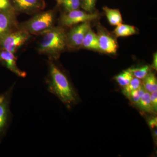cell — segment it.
<instances>
[{"instance_id":"cell-9","label":"cell","mask_w":157,"mask_h":157,"mask_svg":"<svg viewBox=\"0 0 157 157\" xmlns=\"http://www.w3.org/2000/svg\"><path fill=\"white\" fill-rule=\"evenodd\" d=\"M15 11L32 14L44 9L43 0H13Z\"/></svg>"},{"instance_id":"cell-25","label":"cell","mask_w":157,"mask_h":157,"mask_svg":"<svg viewBox=\"0 0 157 157\" xmlns=\"http://www.w3.org/2000/svg\"><path fill=\"white\" fill-rule=\"evenodd\" d=\"M149 125L150 127L152 128H154L157 127V117H154L151 119L149 122Z\"/></svg>"},{"instance_id":"cell-1","label":"cell","mask_w":157,"mask_h":157,"mask_svg":"<svg viewBox=\"0 0 157 157\" xmlns=\"http://www.w3.org/2000/svg\"><path fill=\"white\" fill-rule=\"evenodd\" d=\"M47 90L70 108L78 101L77 94L67 76L53 62L49 60L48 72L45 79Z\"/></svg>"},{"instance_id":"cell-2","label":"cell","mask_w":157,"mask_h":157,"mask_svg":"<svg viewBox=\"0 0 157 157\" xmlns=\"http://www.w3.org/2000/svg\"><path fill=\"white\" fill-rule=\"evenodd\" d=\"M38 51L47 56L49 60H56L67 47V34L61 27L52 28L43 34Z\"/></svg>"},{"instance_id":"cell-13","label":"cell","mask_w":157,"mask_h":157,"mask_svg":"<svg viewBox=\"0 0 157 157\" xmlns=\"http://www.w3.org/2000/svg\"><path fill=\"white\" fill-rule=\"evenodd\" d=\"M103 9L111 25L117 26L122 24V17L118 10L109 9L107 7H104Z\"/></svg>"},{"instance_id":"cell-14","label":"cell","mask_w":157,"mask_h":157,"mask_svg":"<svg viewBox=\"0 0 157 157\" xmlns=\"http://www.w3.org/2000/svg\"><path fill=\"white\" fill-rule=\"evenodd\" d=\"M113 33L117 37L129 36L135 34L136 29L133 26L121 24L117 26Z\"/></svg>"},{"instance_id":"cell-23","label":"cell","mask_w":157,"mask_h":157,"mask_svg":"<svg viewBox=\"0 0 157 157\" xmlns=\"http://www.w3.org/2000/svg\"><path fill=\"white\" fill-rule=\"evenodd\" d=\"M14 9L10 0H0V11Z\"/></svg>"},{"instance_id":"cell-15","label":"cell","mask_w":157,"mask_h":157,"mask_svg":"<svg viewBox=\"0 0 157 157\" xmlns=\"http://www.w3.org/2000/svg\"><path fill=\"white\" fill-rule=\"evenodd\" d=\"M142 86L147 92L151 93L157 89V78L154 73H149L144 78Z\"/></svg>"},{"instance_id":"cell-5","label":"cell","mask_w":157,"mask_h":157,"mask_svg":"<svg viewBox=\"0 0 157 157\" xmlns=\"http://www.w3.org/2000/svg\"><path fill=\"white\" fill-rule=\"evenodd\" d=\"M30 36L26 31L17 29L0 39V49L15 54L18 48L28 40Z\"/></svg>"},{"instance_id":"cell-6","label":"cell","mask_w":157,"mask_h":157,"mask_svg":"<svg viewBox=\"0 0 157 157\" xmlns=\"http://www.w3.org/2000/svg\"><path fill=\"white\" fill-rule=\"evenodd\" d=\"M98 17V14L97 13H87L78 9L63 14L60 19V22L64 26L71 27L95 20Z\"/></svg>"},{"instance_id":"cell-8","label":"cell","mask_w":157,"mask_h":157,"mask_svg":"<svg viewBox=\"0 0 157 157\" xmlns=\"http://www.w3.org/2000/svg\"><path fill=\"white\" fill-rule=\"evenodd\" d=\"M14 9L0 11V39L19 29Z\"/></svg>"},{"instance_id":"cell-4","label":"cell","mask_w":157,"mask_h":157,"mask_svg":"<svg viewBox=\"0 0 157 157\" xmlns=\"http://www.w3.org/2000/svg\"><path fill=\"white\" fill-rule=\"evenodd\" d=\"M15 83L4 93L0 94V144L7 134L12 121L10 109L11 98Z\"/></svg>"},{"instance_id":"cell-3","label":"cell","mask_w":157,"mask_h":157,"mask_svg":"<svg viewBox=\"0 0 157 157\" xmlns=\"http://www.w3.org/2000/svg\"><path fill=\"white\" fill-rule=\"evenodd\" d=\"M55 14L52 11L41 12L18 25L30 35H43L53 28Z\"/></svg>"},{"instance_id":"cell-16","label":"cell","mask_w":157,"mask_h":157,"mask_svg":"<svg viewBox=\"0 0 157 157\" xmlns=\"http://www.w3.org/2000/svg\"><path fill=\"white\" fill-rule=\"evenodd\" d=\"M150 94V93L146 91L140 98L137 105L140 109L147 112L153 113L155 111L151 101Z\"/></svg>"},{"instance_id":"cell-7","label":"cell","mask_w":157,"mask_h":157,"mask_svg":"<svg viewBox=\"0 0 157 157\" xmlns=\"http://www.w3.org/2000/svg\"><path fill=\"white\" fill-rule=\"evenodd\" d=\"M90 28V21L82 23L73 27L67 34V47L71 49L81 48L85 36Z\"/></svg>"},{"instance_id":"cell-20","label":"cell","mask_w":157,"mask_h":157,"mask_svg":"<svg viewBox=\"0 0 157 157\" xmlns=\"http://www.w3.org/2000/svg\"><path fill=\"white\" fill-rule=\"evenodd\" d=\"M67 12L78 10L81 5L80 0H63L61 4Z\"/></svg>"},{"instance_id":"cell-18","label":"cell","mask_w":157,"mask_h":157,"mask_svg":"<svg viewBox=\"0 0 157 157\" xmlns=\"http://www.w3.org/2000/svg\"><path fill=\"white\" fill-rule=\"evenodd\" d=\"M142 85V82L140 79L133 77L130 83L126 86L124 87L123 90L124 94L129 98L131 92L134 90L137 89Z\"/></svg>"},{"instance_id":"cell-12","label":"cell","mask_w":157,"mask_h":157,"mask_svg":"<svg viewBox=\"0 0 157 157\" xmlns=\"http://www.w3.org/2000/svg\"><path fill=\"white\" fill-rule=\"evenodd\" d=\"M82 47L87 49L99 50L98 36L90 28L85 36Z\"/></svg>"},{"instance_id":"cell-10","label":"cell","mask_w":157,"mask_h":157,"mask_svg":"<svg viewBox=\"0 0 157 157\" xmlns=\"http://www.w3.org/2000/svg\"><path fill=\"white\" fill-rule=\"evenodd\" d=\"M0 65L6 67L15 75L25 78L27 73L18 68L17 65V58L14 54L10 52L0 49Z\"/></svg>"},{"instance_id":"cell-11","label":"cell","mask_w":157,"mask_h":157,"mask_svg":"<svg viewBox=\"0 0 157 157\" xmlns=\"http://www.w3.org/2000/svg\"><path fill=\"white\" fill-rule=\"evenodd\" d=\"M99 50L107 54H115L117 49L115 40L107 34L102 33L98 36Z\"/></svg>"},{"instance_id":"cell-21","label":"cell","mask_w":157,"mask_h":157,"mask_svg":"<svg viewBox=\"0 0 157 157\" xmlns=\"http://www.w3.org/2000/svg\"><path fill=\"white\" fill-rule=\"evenodd\" d=\"M146 91L143 86H141L139 88L132 91L130 93L129 99L131 100L134 104H138L140 98L143 96L144 94Z\"/></svg>"},{"instance_id":"cell-24","label":"cell","mask_w":157,"mask_h":157,"mask_svg":"<svg viewBox=\"0 0 157 157\" xmlns=\"http://www.w3.org/2000/svg\"><path fill=\"white\" fill-rule=\"evenodd\" d=\"M151 101L153 107L155 112L157 111V91L155 90L151 93H150Z\"/></svg>"},{"instance_id":"cell-17","label":"cell","mask_w":157,"mask_h":157,"mask_svg":"<svg viewBox=\"0 0 157 157\" xmlns=\"http://www.w3.org/2000/svg\"><path fill=\"white\" fill-rule=\"evenodd\" d=\"M133 77L132 73L128 69L116 76L115 79L120 85L125 87L130 83Z\"/></svg>"},{"instance_id":"cell-19","label":"cell","mask_w":157,"mask_h":157,"mask_svg":"<svg viewBox=\"0 0 157 157\" xmlns=\"http://www.w3.org/2000/svg\"><path fill=\"white\" fill-rule=\"evenodd\" d=\"M133 77L138 79H144L149 72V67L148 66H144L141 67L129 69Z\"/></svg>"},{"instance_id":"cell-27","label":"cell","mask_w":157,"mask_h":157,"mask_svg":"<svg viewBox=\"0 0 157 157\" xmlns=\"http://www.w3.org/2000/svg\"><path fill=\"white\" fill-rule=\"evenodd\" d=\"M63 0H56L58 4V5H60L61 4L62 1Z\"/></svg>"},{"instance_id":"cell-22","label":"cell","mask_w":157,"mask_h":157,"mask_svg":"<svg viewBox=\"0 0 157 157\" xmlns=\"http://www.w3.org/2000/svg\"><path fill=\"white\" fill-rule=\"evenodd\" d=\"M96 0H82V8L85 11L91 13L95 6Z\"/></svg>"},{"instance_id":"cell-26","label":"cell","mask_w":157,"mask_h":157,"mask_svg":"<svg viewBox=\"0 0 157 157\" xmlns=\"http://www.w3.org/2000/svg\"><path fill=\"white\" fill-rule=\"evenodd\" d=\"M152 67L155 70H157V53H155L154 56L153 62Z\"/></svg>"}]
</instances>
